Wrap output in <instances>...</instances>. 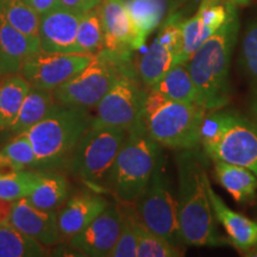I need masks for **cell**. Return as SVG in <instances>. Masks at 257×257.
<instances>
[{"mask_svg":"<svg viewBox=\"0 0 257 257\" xmlns=\"http://www.w3.org/2000/svg\"><path fill=\"white\" fill-rule=\"evenodd\" d=\"M198 148L179 150L178 218L185 245L219 246L230 243L216 227L214 214L206 191V160Z\"/></svg>","mask_w":257,"mask_h":257,"instance_id":"1","label":"cell"},{"mask_svg":"<svg viewBox=\"0 0 257 257\" xmlns=\"http://www.w3.org/2000/svg\"><path fill=\"white\" fill-rule=\"evenodd\" d=\"M227 3V18L186 61L198 95V105L205 110H221L230 101V63L239 19L237 6Z\"/></svg>","mask_w":257,"mask_h":257,"instance_id":"2","label":"cell"},{"mask_svg":"<svg viewBox=\"0 0 257 257\" xmlns=\"http://www.w3.org/2000/svg\"><path fill=\"white\" fill-rule=\"evenodd\" d=\"M92 120L87 108L56 102L43 119L24 133L36 154V169L68 168L74 149Z\"/></svg>","mask_w":257,"mask_h":257,"instance_id":"3","label":"cell"},{"mask_svg":"<svg viewBox=\"0 0 257 257\" xmlns=\"http://www.w3.org/2000/svg\"><path fill=\"white\" fill-rule=\"evenodd\" d=\"M162 147L148 133L143 115L127 130L126 140L120 148L106 180L110 189L121 205H133L150 181Z\"/></svg>","mask_w":257,"mask_h":257,"instance_id":"4","label":"cell"},{"mask_svg":"<svg viewBox=\"0 0 257 257\" xmlns=\"http://www.w3.org/2000/svg\"><path fill=\"white\" fill-rule=\"evenodd\" d=\"M200 144L212 161H225L257 175V123L238 112L216 110L205 114Z\"/></svg>","mask_w":257,"mask_h":257,"instance_id":"5","label":"cell"},{"mask_svg":"<svg viewBox=\"0 0 257 257\" xmlns=\"http://www.w3.org/2000/svg\"><path fill=\"white\" fill-rule=\"evenodd\" d=\"M206 110L192 102L167 99L150 88L144 104L143 120L150 137L161 147L175 150L200 146V128Z\"/></svg>","mask_w":257,"mask_h":257,"instance_id":"6","label":"cell"},{"mask_svg":"<svg viewBox=\"0 0 257 257\" xmlns=\"http://www.w3.org/2000/svg\"><path fill=\"white\" fill-rule=\"evenodd\" d=\"M128 63L131 54L102 48L81 72L54 89L57 102L82 108L96 107Z\"/></svg>","mask_w":257,"mask_h":257,"instance_id":"7","label":"cell"},{"mask_svg":"<svg viewBox=\"0 0 257 257\" xmlns=\"http://www.w3.org/2000/svg\"><path fill=\"white\" fill-rule=\"evenodd\" d=\"M140 220L147 229L181 249L185 245L180 232L178 198L166 173V157L161 154L155 169L142 194L135 202Z\"/></svg>","mask_w":257,"mask_h":257,"instance_id":"8","label":"cell"},{"mask_svg":"<svg viewBox=\"0 0 257 257\" xmlns=\"http://www.w3.org/2000/svg\"><path fill=\"white\" fill-rule=\"evenodd\" d=\"M126 136L125 128L89 126L74 149L68 169L86 184L105 188L106 180Z\"/></svg>","mask_w":257,"mask_h":257,"instance_id":"9","label":"cell"},{"mask_svg":"<svg viewBox=\"0 0 257 257\" xmlns=\"http://www.w3.org/2000/svg\"><path fill=\"white\" fill-rule=\"evenodd\" d=\"M133 62L121 70L110 91L96 105L91 126H115L128 130L143 115L147 93Z\"/></svg>","mask_w":257,"mask_h":257,"instance_id":"10","label":"cell"},{"mask_svg":"<svg viewBox=\"0 0 257 257\" xmlns=\"http://www.w3.org/2000/svg\"><path fill=\"white\" fill-rule=\"evenodd\" d=\"M94 54L47 53L40 50L25 60L21 74L30 87L54 91L87 67Z\"/></svg>","mask_w":257,"mask_h":257,"instance_id":"11","label":"cell"},{"mask_svg":"<svg viewBox=\"0 0 257 257\" xmlns=\"http://www.w3.org/2000/svg\"><path fill=\"white\" fill-rule=\"evenodd\" d=\"M121 227V210L108 202L105 210L85 229L69 238L70 246L82 256L110 257Z\"/></svg>","mask_w":257,"mask_h":257,"instance_id":"12","label":"cell"},{"mask_svg":"<svg viewBox=\"0 0 257 257\" xmlns=\"http://www.w3.org/2000/svg\"><path fill=\"white\" fill-rule=\"evenodd\" d=\"M98 8L104 29V48L131 54L144 46L146 38L131 19L124 0H101Z\"/></svg>","mask_w":257,"mask_h":257,"instance_id":"13","label":"cell"},{"mask_svg":"<svg viewBox=\"0 0 257 257\" xmlns=\"http://www.w3.org/2000/svg\"><path fill=\"white\" fill-rule=\"evenodd\" d=\"M81 15L61 6L41 15V50L47 53H78L76 35Z\"/></svg>","mask_w":257,"mask_h":257,"instance_id":"14","label":"cell"},{"mask_svg":"<svg viewBox=\"0 0 257 257\" xmlns=\"http://www.w3.org/2000/svg\"><path fill=\"white\" fill-rule=\"evenodd\" d=\"M8 221L16 229L34 237L43 245H54L62 238L56 211L38 208L27 198L12 202V210Z\"/></svg>","mask_w":257,"mask_h":257,"instance_id":"15","label":"cell"},{"mask_svg":"<svg viewBox=\"0 0 257 257\" xmlns=\"http://www.w3.org/2000/svg\"><path fill=\"white\" fill-rule=\"evenodd\" d=\"M214 218L219 221L233 244L240 251H248L257 245V223L238 212L231 210L212 188L208 176L205 181Z\"/></svg>","mask_w":257,"mask_h":257,"instance_id":"16","label":"cell"},{"mask_svg":"<svg viewBox=\"0 0 257 257\" xmlns=\"http://www.w3.org/2000/svg\"><path fill=\"white\" fill-rule=\"evenodd\" d=\"M108 201L95 193H81L74 195L66 205L57 212V223L61 236L70 238L85 229L91 221L98 217Z\"/></svg>","mask_w":257,"mask_h":257,"instance_id":"17","label":"cell"},{"mask_svg":"<svg viewBox=\"0 0 257 257\" xmlns=\"http://www.w3.org/2000/svg\"><path fill=\"white\" fill-rule=\"evenodd\" d=\"M35 53L30 41L16 30L0 15V72L3 75L19 74L25 60Z\"/></svg>","mask_w":257,"mask_h":257,"instance_id":"18","label":"cell"},{"mask_svg":"<svg viewBox=\"0 0 257 257\" xmlns=\"http://www.w3.org/2000/svg\"><path fill=\"white\" fill-rule=\"evenodd\" d=\"M70 186L56 170H38L36 181L27 199L42 210H56L68 199Z\"/></svg>","mask_w":257,"mask_h":257,"instance_id":"19","label":"cell"},{"mask_svg":"<svg viewBox=\"0 0 257 257\" xmlns=\"http://www.w3.org/2000/svg\"><path fill=\"white\" fill-rule=\"evenodd\" d=\"M213 162L218 182L232 195L234 200L244 204L255 199L257 191V175L255 173L225 161L217 160Z\"/></svg>","mask_w":257,"mask_h":257,"instance_id":"20","label":"cell"},{"mask_svg":"<svg viewBox=\"0 0 257 257\" xmlns=\"http://www.w3.org/2000/svg\"><path fill=\"white\" fill-rule=\"evenodd\" d=\"M56 102L54 91L30 87L15 123L8 131L12 136L24 134L43 119Z\"/></svg>","mask_w":257,"mask_h":257,"instance_id":"21","label":"cell"},{"mask_svg":"<svg viewBox=\"0 0 257 257\" xmlns=\"http://www.w3.org/2000/svg\"><path fill=\"white\" fill-rule=\"evenodd\" d=\"M0 15L11 27L28 37L35 53L41 50V16L25 0H3L0 4Z\"/></svg>","mask_w":257,"mask_h":257,"instance_id":"22","label":"cell"},{"mask_svg":"<svg viewBox=\"0 0 257 257\" xmlns=\"http://www.w3.org/2000/svg\"><path fill=\"white\" fill-rule=\"evenodd\" d=\"M30 85L19 74H8L0 79V130H9L15 123Z\"/></svg>","mask_w":257,"mask_h":257,"instance_id":"23","label":"cell"},{"mask_svg":"<svg viewBox=\"0 0 257 257\" xmlns=\"http://www.w3.org/2000/svg\"><path fill=\"white\" fill-rule=\"evenodd\" d=\"M181 62L179 56L157 40L149 47L137 64V73L141 81L147 87H153L176 63Z\"/></svg>","mask_w":257,"mask_h":257,"instance_id":"24","label":"cell"},{"mask_svg":"<svg viewBox=\"0 0 257 257\" xmlns=\"http://www.w3.org/2000/svg\"><path fill=\"white\" fill-rule=\"evenodd\" d=\"M167 99L198 105V95L194 82L186 62H179L167 72L153 87Z\"/></svg>","mask_w":257,"mask_h":257,"instance_id":"25","label":"cell"},{"mask_svg":"<svg viewBox=\"0 0 257 257\" xmlns=\"http://www.w3.org/2000/svg\"><path fill=\"white\" fill-rule=\"evenodd\" d=\"M47 250L34 237L16 229L9 221L0 224V257H42Z\"/></svg>","mask_w":257,"mask_h":257,"instance_id":"26","label":"cell"},{"mask_svg":"<svg viewBox=\"0 0 257 257\" xmlns=\"http://www.w3.org/2000/svg\"><path fill=\"white\" fill-rule=\"evenodd\" d=\"M128 15L143 38L161 24L168 10V0H124Z\"/></svg>","mask_w":257,"mask_h":257,"instance_id":"27","label":"cell"},{"mask_svg":"<svg viewBox=\"0 0 257 257\" xmlns=\"http://www.w3.org/2000/svg\"><path fill=\"white\" fill-rule=\"evenodd\" d=\"M104 48V29L99 8L81 15L76 35V49L80 54H95Z\"/></svg>","mask_w":257,"mask_h":257,"instance_id":"28","label":"cell"},{"mask_svg":"<svg viewBox=\"0 0 257 257\" xmlns=\"http://www.w3.org/2000/svg\"><path fill=\"white\" fill-rule=\"evenodd\" d=\"M137 257H180L184 255L181 249L176 248L172 243L154 233L144 226L137 216Z\"/></svg>","mask_w":257,"mask_h":257,"instance_id":"29","label":"cell"},{"mask_svg":"<svg viewBox=\"0 0 257 257\" xmlns=\"http://www.w3.org/2000/svg\"><path fill=\"white\" fill-rule=\"evenodd\" d=\"M38 170L0 172V198L9 201L27 198L30 194Z\"/></svg>","mask_w":257,"mask_h":257,"instance_id":"30","label":"cell"},{"mask_svg":"<svg viewBox=\"0 0 257 257\" xmlns=\"http://www.w3.org/2000/svg\"><path fill=\"white\" fill-rule=\"evenodd\" d=\"M121 227L113 250L110 257H136L137 256V236H136V211L126 205L121 207Z\"/></svg>","mask_w":257,"mask_h":257,"instance_id":"31","label":"cell"},{"mask_svg":"<svg viewBox=\"0 0 257 257\" xmlns=\"http://www.w3.org/2000/svg\"><path fill=\"white\" fill-rule=\"evenodd\" d=\"M182 62H186L195 50L214 34L202 21L201 15L197 12L192 18L182 23Z\"/></svg>","mask_w":257,"mask_h":257,"instance_id":"32","label":"cell"},{"mask_svg":"<svg viewBox=\"0 0 257 257\" xmlns=\"http://www.w3.org/2000/svg\"><path fill=\"white\" fill-rule=\"evenodd\" d=\"M239 64L249 80L253 95H257V21L252 22L244 34Z\"/></svg>","mask_w":257,"mask_h":257,"instance_id":"33","label":"cell"},{"mask_svg":"<svg viewBox=\"0 0 257 257\" xmlns=\"http://www.w3.org/2000/svg\"><path fill=\"white\" fill-rule=\"evenodd\" d=\"M2 153L14 163L18 170L25 168L36 169V154L27 135L21 134L12 137V140L3 147Z\"/></svg>","mask_w":257,"mask_h":257,"instance_id":"34","label":"cell"},{"mask_svg":"<svg viewBox=\"0 0 257 257\" xmlns=\"http://www.w3.org/2000/svg\"><path fill=\"white\" fill-rule=\"evenodd\" d=\"M60 6L70 11L85 14L89 10L94 9L101 3V0H59Z\"/></svg>","mask_w":257,"mask_h":257,"instance_id":"35","label":"cell"},{"mask_svg":"<svg viewBox=\"0 0 257 257\" xmlns=\"http://www.w3.org/2000/svg\"><path fill=\"white\" fill-rule=\"evenodd\" d=\"M25 2L40 16L47 14V12L60 6L59 0H25Z\"/></svg>","mask_w":257,"mask_h":257,"instance_id":"36","label":"cell"},{"mask_svg":"<svg viewBox=\"0 0 257 257\" xmlns=\"http://www.w3.org/2000/svg\"><path fill=\"white\" fill-rule=\"evenodd\" d=\"M12 202L14 201H9L0 198V224L9 220L10 213H11L12 210Z\"/></svg>","mask_w":257,"mask_h":257,"instance_id":"37","label":"cell"},{"mask_svg":"<svg viewBox=\"0 0 257 257\" xmlns=\"http://www.w3.org/2000/svg\"><path fill=\"white\" fill-rule=\"evenodd\" d=\"M217 2H229V3H231V4H234L236 6L237 5L244 6V5L249 4L250 0H217Z\"/></svg>","mask_w":257,"mask_h":257,"instance_id":"38","label":"cell"},{"mask_svg":"<svg viewBox=\"0 0 257 257\" xmlns=\"http://www.w3.org/2000/svg\"><path fill=\"white\" fill-rule=\"evenodd\" d=\"M251 112H252L253 117H255L256 123H257V95H253V99L251 101Z\"/></svg>","mask_w":257,"mask_h":257,"instance_id":"39","label":"cell"},{"mask_svg":"<svg viewBox=\"0 0 257 257\" xmlns=\"http://www.w3.org/2000/svg\"><path fill=\"white\" fill-rule=\"evenodd\" d=\"M213 3H218V2L217 0H201L200 6H199V8H202V6H206L208 4H213Z\"/></svg>","mask_w":257,"mask_h":257,"instance_id":"40","label":"cell"},{"mask_svg":"<svg viewBox=\"0 0 257 257\" xmlns=\"http://www.w3.org/2000/svg\"><path fill=\"white\" fill-rule=\"evenodd\" d=\"M2 76H3V74H2V72H0V79H2Z\"/></svg>","mask_w":257,"mask_h":257,"instance_id":"41","label":"cell"},{"mask_svg":"<svg viewBox=\"0 0 257 257\" xmlns=\"http://www.w3.org/2000/svg\"><path fill=\"white\" fill-rule=\"evenodd\" d=\"M2 2H3V0H0V4H2Z\"/></svg>","mask_w":257,"mask_h":257,"instance_id":"42","label":"cell"}]
</instances>
